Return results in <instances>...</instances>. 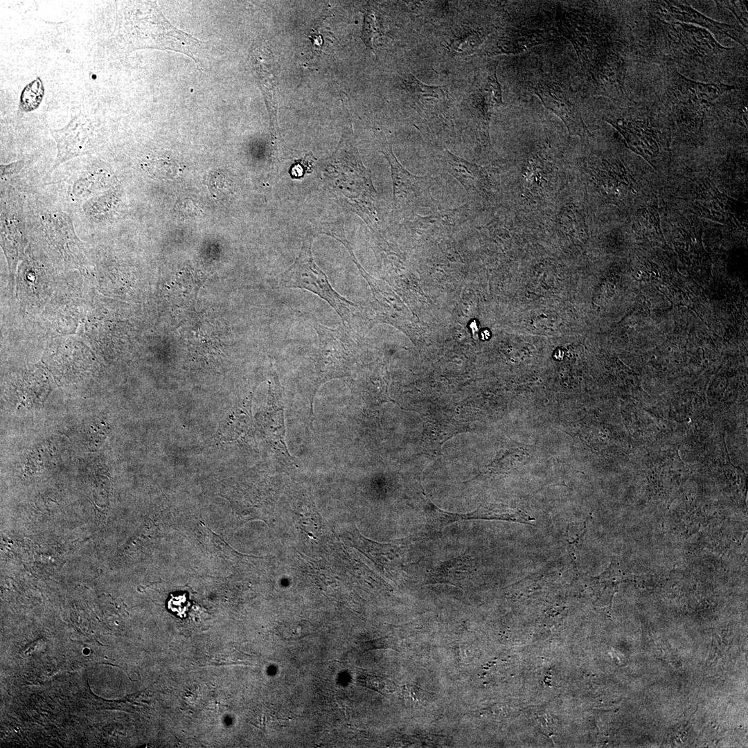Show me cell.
<instances>
[{
    "instance_id": "obj_1",
    "label": "cell",
    "mask_w": 748,
    "mask_h": 748,
    "mask_svg": "<svg viewBox=\"0 0 748 748\" xmlns=\"http://www.w3.org/2000/svg\"><path fill=\"white\" fill-rule=\"evenodd\" d=\"M115 35L129 51L154 48L189 56L199 67L206 43L177 29L155 1H125L116 15Z\"/></svg>"
},
{
    "instance_id": "obj_2",
    "label": "cell",
    "mask_w": 748,
    "mask_h": 748,
    "mask_svg": "<svg viewBox=\"0 0 748 748\" xmlns=\"http://www.w3.org/2000/svg\"><path fill=\"white\" fill-rule=\"evenodd\" d=\"M322 170L323 182L342 206L359 215L373 231L377 226V191L369 172L353 146L344 153L337 152Z\"/></svg>"
},
{
    "instance_id": "obj_3",
    "label": "cell",
    "mask_w": 748,
    "mask_h": 748,
    "mask_svg": "<svg viewBox=\"0 0 748 748\" xmlns=\"http://www.w3.org/2000/svg\"><path fill=\"white\" fill-rule=\"evenodd\" d=\"M318 335V346L304 369L306 388L313 398L319 387L332 379L348 375L353 359L350 328H330L313 324Z\"/></svg>"
},
{
    "instance_id": "obj_4",
    "label": "cell",
    "mask_w": 748,
    "mask_h": 748,
    "mask_svg": "<svg viewBox=\"0 0 748 748\" xmlns=\"http://www.w3.org/2000/svg\"><path fill=\"white\" fill-rule=\"evenodd\" d=\"M314 234L305 238L299 255L282 276V285L287 288L305 290L326 301L337 313L343 326L350 328V317L356 305L335 291L326 274L314 261L312 244Z\"/></svg>"
},
{
    "instance_id": "obj_5",
    "label": "cell",
    "mask_w": 748,
    "mask_h": 748,
    "mask_svg": "<svg viewBox=\"0 0 748 748\" xmlns=\"http://www.w3.org/2000/svg\"><path fill=\"white\" fill-rule=\"evenodd\" d=\"M391 167L393 191V215L414 214L420 208L436 206L430 188L434 179L417 176L406 170L393 152L391 145L385 144L382 150Z\"/></svg>"
},
{
    "instance_id": "obj_6",
    "label": "cell",
    "mask_w": 748,
    "mask_h": 748,
    "mask_svg": "<svg viewBox=\"0 0 748 748\" xmlns=\"http://www.w3.org/2000/svg\"><path fill=\"white\" fill-rule=\"evenodd\" d=\"M497 66V63H492L479 70L469 97L470 112L487 139L490 119L504 105Z\"/></svg>"
},
{
    "instance_id": "obj_7",
    "label": "cell",
    "mask_w": 748,
    "mask_h": 748,
    "mask_svg": "<svg viewBox=\"0 0 748 748\" xmlns=\"http://www.w3.org/2000/svg\"><path fill=\"white\" fill-rule=\"evenodd\" d=\"M50 132L57 146L52 170L73 158L89 154L93 150L92 125L82 114L72 116L64 127L51 129Z\"/></svg>"
},
{
    "instance_id": "obj_8",
    "label": "cell",
    "mask_w": 748,
    "mask_h": 748,
    "mask_svg": "<svg viewBox=\"0 0 748 748\" xmlns=\"http://www.w3.org/2000/svg\"><path fill=\"white\" fill-rule=\"evenodd\" d=\"M403 84L413 107L422 116L431 121L443 118L448 123L453 99L447 90L425 84L411 74L404 79Z\"/></svg>"
},
{
    "instance_id": "obj_9",
    "label": "cell",
    "mask_w": 748,
    "mask_h": 748,
    "mask_svg": "<svg viewBox=\"0 0 748 748\" xmlns=\"http://www.w3.org/2000/svg\"><path fill=\"white\" fill-rule=\"evenodd\" d=\"M534 93L542 105L558 116L571 135L587 138L589 134L576 103L567 91L554 82H539Z\"/></svg>"
},
{
    "instance_id": "obj_10",
    "label": "cell",
    "mask_w": 748,
    "mask_h": 748,
    "mask_svg": "<svg viewBox=\"0 0 748 748\" xmlns=\"http://www.w3.org/2000/svg\"><path fill=\"white\" fill-rule=\"evenodd\" d=\"M1 246L10 271H14L25 247V222L22 208L15 201L1 200Z\"/></svg>"
},
{
    "instance_id": "obj_11",
    "label": "cell",
    "mask_w": 748,
    "mask_h": 748,
    "mask_svg": "<svg viewBox=\"0 0 748 748\" xmlns=\"http://www.w3.org/2000/svg\"><path fill=\"white\" fill-rule=\"evenodd\" d=\"M438 161L468 193L479 191L483 187L486 175L479 166L457 157L447 149L438 155Z\"/></svg>"
},
{
    "instance_id": "obj_12",
    "label": "cell",
    "mask_w": 748,
    "mask_h": 748,
    "mask_svg": "<svg viewBox=\"0 0 748 748\" xmlns=\"http://www.w3.org/2000/svg\"><path fill=\"white\" fill-rule=\"evenodd\" d=\"M466 211L465 205L453 209L437 211L424 217L416 214L408 222L407 226L421 233L447 232L461 226L466 219Z\"/></svg>"
},
{
    "instance_id": "obj_13",
    "label": "cell",
    "mask_w": 748,
    "mask_h": 748,
    "mask_svg": "<svg viewBox=\"0 0 748 748\" xmlns=\"http://www.w3.org/2000/svg\"><path fill=\"white\" fill-rule=\"evenodd\" d=\"M660 5L664 12H667L675 19L704 26L715 35L730 37L732 36L729 31L733 27L711 20L686 4L678 3L676 1H663Z\"/></svg>"
},
{
    "instance_id": "obj_14",
    "label": "cell",
    "mask_w": 748,
    "mask_h": 748,
    "mask_svg": "<svg viewBox=\"0 0 748 748\" xmlns=\"http://www.w3.org/2000/svg\"><path fill=\"white\" fill-rule=\"evenodd\" d=\"M545 38L531 30H513L502 35L497 44V53H519L542 44Z\"/></svg>"
},
{
    "instance_id": "obj_15",
    "label": "cell",
    "mask_w": 748,
    "mask_h": 748,
    "mask_svg": "<svg viewBox=\"0 0 748 748\" xmlns=\"http://www.w3.org/2000/svg\"><path fill=\"white\" fill-rule=\"evenodd\" d=\"M142 167L148 174L163 180L177 179L184 170L179 163L168 157L153 156L148 158Z\"/></svg>"
},
{
    "instance_id": "obj_16",
    "label": "cell",
    "mask_w": 748,
    "mask_h": 748,
    "mask_svg": "<svg viewBox=\"0 0 748 748\" xmlns=\"http://www.w3.org/2000/svg\"><path fill=\"white\" fill-rule=\"evenodd\" d=\"M208 186L213 197L218 199H224L231 190V182L226 176L217 171L211 173Z\"/></svg>"
},
{
    "instance_id": "obj_17",
    "label": "cell",
    "mask_w": 748,
    "mask_h": 748,
    "mask_svg": "<svg viewBox=\"0 0 748 748\" xmlns=\"http://www.w3.org/2000/svg\"><path fill=\"white\" fill-rule=\"evenodd\" d=\"M308 624L301 621L286 623L279 629V634L283 639L292 641L304 638L310 634Z\"/></svg>"
},
{
    "instance_id": "obj_18",
    "label": "cell",
    "mask_w": 748,
    "mask_h": 748,
    "mask_svg": "<svg viewBox=\"0 0 748 748\" xmlns=\"http://www.w3.org/2000/svg\"><path fill=\"white\" fill-rule=\"evenodd\" d=\"M313 157L306 154L304 158L294 161L290 168L289 173L292 179H301L305 174L312 170Z\"/></svg>"
},
{
    "instance_id": "obj_19",
    "label": "cell",
    "mask_w": 748,
    "mask_h": 748,
    "mask_svg": "<svg viewBox=\"0 0 748 748\" xmlns=\"http://www.w3.org/2000/svg\"><path fill=\"white\" fill-rule=\"evenodd\" d=\"M175 208L181 217H186L197 216L201 211L198 204L189 198L178 202Z\"/></svg>"
},
{
    "instance_id": "obj_20",
    "label": "cell",
    "mask_w": 748,
    "mask_h": 748,
    "mask_svg": "<svg viewBox=\"0 0 748 748\" xmlns=\"http://www.w3.org/2000/svg\"><path fill=\"white\" fill-rule=\"evenodd\" d=\"M24 161L20 160L9 164H1V177L5 179L18 172L24 166Z\"/></svg>"
}]
</instances>
